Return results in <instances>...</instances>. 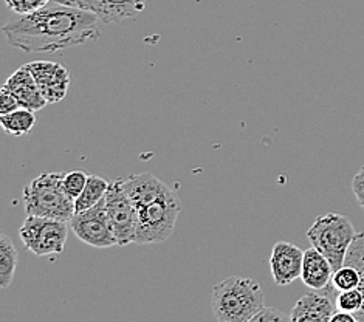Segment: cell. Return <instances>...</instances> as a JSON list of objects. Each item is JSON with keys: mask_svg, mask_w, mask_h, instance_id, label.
Segmentation results:
<instances>
[{"mask_svg": "<svg viewBox=\"0 0 364 322\" xmlns=\"http://www.w3.org/2000/svg\"><path fill=\"white\" fill-rule=\"evenodd\" d=\"M265 307L262 286L255 279L230 276L213 291V313L220 322H250Z\"/></svg>", "mask_w": 364, "mask_h": 322, "instance_id": "7a4b0ae2", "label": "cell"}, {"mask_svg": "<svg viewBox=\"0 0 364 322\" xmlns=\"http://www.w3.org/2000/svg\"><path fill=\"white\" fill-rule=\"evenodd\" d=\"M335 269L323 252H319L315 247L304 251V260H302L301 279L309 289L326 290L332 282Z\"/></svg>", "mask_w": 364, "mask_h": 322, "instance_id": "7c38bea8", "label": "cell"}, {"mask_svg": "<svg viewBox=\"0 0 364 322\" xmlns=\"http://www.w3.org/2000/svg\"><path fill=\"white\" fill-rule=\"evenodd\" d=\"M51 0H5L6 6L14 14H28L39 10V8L46 6L47 4H50Z\"/></svg>", "mask_w": 364, "mask_h": 322, "instance_id": "603a6c76", "label": "cell"}, {"mask_svg": "<svg viewBox=\"0 0 364 322\" xmlns=\"http://www.w3.org/2000/svg\"><path fill=\"white\" fill-rule=\"evenodd\" d=\"M68 222L28 215L23 220L19 236L28 251L36 256L60 254L65 249Z\"/></svg>", "mask_w": 364, "mask_h": 322, "instance_id": "8992f818", "label": "cell"}, {"mask_svg": "<svg viewBox=\"0 0 364 322\" xmlns=\"http://www.w3.org/2000/svg\"><path fill=\"white\" fill-rule=\"evenodd\" d=\"M65 172H46L23 189V206L28 215L70 222L75 200L65 194L63 178Z\"/></svg>", "mask_w": 364, "mask_h": 322, "instance_id": "3957f363", "label": "cell"}, {"mask_svg": "<svg viewBox=\"0 0 364 322\" xmlns=\"http://www.w3.org/2000/svg\"><path fill=\"white\" fill-rule=\"evenodd\" d=\"M21 107V101L17 100L16 95L4 84L2 89H0V115H5V113L14 112Z\"/></svg>", "mask_w": 364, "mask_h": 322, "instance_id": "cb8c5ba5", "label": "cell"}, {"mask_svg": "<svg viewBox=\"0 0 364 322\" xmlns=\"http://www.w3.org/2000/svg\"><path fill=\"white\" fill-rule=\"evenodd\" d=\"M331 322H358L357 316L350 311H344V310H338L333 313V316Z\"/></svg>", "mask_w": 364, "mask_h": 322, "instance_id": "4316f807", "label": "cell"}, {"mask_svg": "<svg viewBox=\"0 0 364 322\" xmlns=\"http://www.w3.org/2000/svg\"><path fill=\"white\" fill-rule=\"evenodd\" d=\"M335 306L328 294L310 293L294 304L291 308V322H331Z\"/></svg>", "mask_w": 364, "mask_h": 322, "instance_id": "4fadbf2b", "label": "cell"}, {"mask_svg": "<svg viewBox=\"0 0 364 322\" xmlns=\"http://www.w3.org/2000/svg\"><path fill=\"white\" fill-rule=\"evenodd\" d=\"M363 304H364V296L360 289L340 291L336 296V308L350 311L353 315L361 310Z\"/></svg>", "mask_w": 364, "mask_h": 322, "instance_id": "7402d4cb", "label": "cell"}, {"mask_svg": "<svg viewBox=\"0 0 364 322\" xmlns=\"http://www.w3.org/2000/svg\"><path fill=\"white\" fill-rule=\"evenodd\" d=\"M87 180H89V176L87 172L84 171L65 172L63 178V188L65 190V194L72 200H76L81 195L85 185H87Z\"/></svg>", "mask_w": 364, "mask_h": 322, "instance_id": "44dd1931", "label": "cell"}, {"mask_svg": "<svg viewBox=\"0 0 364 322\" xmlns=\"http://www.w3.org/2000/svg\"><path fill=\"white\" fill-rule=\"evenodd\" d=\"M17 260H19V254L14 243L2 234L0 237V286L2 289H8L13 284Z\"/></svg>", "mask_w": 364, "mask_h": 322, "instance_id": "e0dca14e", "label": "cell"}, {"mask_svg": "<svg viewBox=\"0 0 364 322\" xmlns=\"http://www.w3.org/2000/svg\"><path fill=\"white\" fill-rule=\"evenodd\" d=\"M352 222L346 215L328 213L319 215L307 231V237L319 252L331 260L333 269H340L346 264L349 248L357 237Z\"/></svg>", "mask_w": 364, "mask_h": 322, "instance_id": "277c9868", "label": "cell"}, {"mask_svg": "<svg viewBox=\"0 0 364 322\" xmlns=\"http://www.w3.org/2000/svg\"><path fill=\"white\" fill-rule=\"evenodd\" d=\"M110 183L98 176H89L87 185H85L81 195L75 200V213H81L95 206L106 197Z\"/></svg>", "mask_w": 364, "mask_h": 322, "instance_id": "ac0fdd59", "label": "cell"}, {"mask_svg": "<svg viewBox=\"0 0 364 322\" xmlns=\"http://www.w3.org/2000/svg\"><path fill=\"white\" fill-rule=\"evenodd\" d=\"M344 265H352L360 272L361 282L358 289L363 291L364 296V232H358L357 237L353 239L348 256H346ZM355 316H357L358 322H364V304L361 310L358 313H355Z\"/></svg>", "mask_w": 364, "mask_h": 322, "instance_id": "d6986e66", "label": "cell"}, {"mask_svg": "<svg viewBox=\"0 0 364 322\" xmlns=\"http://www.w3.org/2000/svg\"><path fill=\"white\" fill-rule=\"evenodd\" d=\"M124 188L129 198L132 200L135 208L144 206L155 200L160 198L166 193H169L171 188L164 185L161 180H159L152 173H135L124 180Z\"/></svg>", "mask_w": 364, "mask_h": 322, "instance_id": "5bb4252c", "label": "cell"}, {"mask_svg": "<svg viewBox=\"0 0 364 322\" xmlns=\"http://www.w3.org/2000/svg\"><path fill=\"white\" fill-rule=\"evenodd\" d=\"M5 85L16 95V98L21 101L22 107L25 109L38 112L41 109H44L48 104L44 98V95L41 93L36 80H34L28 65H22L21 68H17V70L8 77Z\"/></svg>", "mask_w": 364, "mask_h": 322, "instance_id": "8fae6325", "label": "cell"}, {"mask_svg": "<svg viewBox=\"0 0 364 322\" xmlns=\"http://www.w3.org/2000/svg\"><path fill=\"white\" fill-rule=\"evenodd\" d=\"M277 321H291L290 315H285L281 310L274 307H264L250 322H277Z\"/></svg>", "mask_w": 364, "mask_h": 322, "instance_id": "d4e9b609", "label": "cell"}, {"mask_svg": "<svg viewBox=\"0 0 364 322\" xmlns=\"http://www.w3.org/2000/svg\"><path fill=\"white\" fill-rule=\"evenodd\" d=\"M181 203L174 190H169L155 202L136 208V232L134 243L149 245L168 240L176 230Z\"/></svg>", "mask_w": 364, "mask_h": 322, "instance_id": "5b68a950", "label": "cell"}, {"mask_svg": "<svg viewBox=\"0 0 364 322\" xmlns=\"http://www.w3.org/2000/svg\"><path fill=\"white\" fill-rule=\"evenodd\" d=\"M60 4L76 6V8H82V10L90 11V0H58Z\"/></svg>", "mask_w": 364, "mask_h": 322, "instance_id": "83f0119b", "label": "cell"}, {"mask_svg": "<svg viewBox=\"0 0 364 322\" xmlns=\"http://www.w3.org/2000/svg\"><path fill=\"white\" fill-rule=\"evenodd\" d=\"M147 0H90V11L104 23H119L134 19L146 8Z\"/></svg>", "mask_w": 364, "mask_h": 322, "instance_id": "9a60e30c", "label": "cell"}, {"mask_svg": "<svg viewBox=\"0 0 364 322\" xmlns=\"http://www.w3.org/2000/svg\"><path fill=\"white\" fill-rule=\"evenodd\" d=\"M93 11L51 0L28 14H13L4 33L11 47L25 53H59L101 38Z\"/></svg>", "mask_w": 364, "mask_h": 322, "instance_id": "6da1fadb", "label": "cell"}, {"mask_svg": "<svg viewBox=\"0 0 364 322\" xmlns=\"http://www.w3.org/2000/svg\"><path fill=\"white\" fill-rule=\"evenodd\" d=\"M360 282H361L360 272L352 265H343L340 269H336L332 277V286L336 291L358 289Z\"/></svg>", "mask_w": 364, "mask_h": 322, "instance_id": "ffe728a7", "label": "cell"}, {"mask_svg": "<svg viewBox=\"0 0 364 322\" xmlns=\"http://www.w3.org/2000/svg\"><path fill=\"white\" fill-rule=\"evenodd\" d=\"M70 228L75 236L93 248H110L118 247L114 228L107 214L106 197L89 210L75 213Z\"/></svg>", "mask_w": 364, "mask_h": 322, "instance_id": "52a82bcc", "label": "cell"}, {"mask_svg": "<svg viewBox=\"0 0 364 322\" xmlns=\"http://www.w3.org/2000/svg\"><path fill=\"white\" fill-rule=\"evenodd\" d=\"M36 121L38 118L34 115V110L21 107L0 117V126H2L6 134L13 136H23L30 134Z\"/></svg>", "mask_w": 364, "mask_h": 322, "instance_id": "2e32d148", "label": "cell"}, {"mask_svg": "<svg viewBox=\"0 0 364 322\" xmlns=\"http://www.w3.org/2000/svg\"><path fill=\"white\" fill-rule=\"evenodd\" d=\"M352 190L355 197H357L358 205L363 208L364 211V166L355 173V177L352 180Z\"/></svg>", "mask_w": 364, "mask_h": 322, "instance_id": "484cf974", "label": "cell"}, {"mask_svg": "<svg viewBox=\"0 0 364 322\" xmlns=\"http://www.w3.org/2000/svg\"><path fill=\"white\" fill-rule=\"evenodd\" d=\"M106 208L118 247L134 243L136 232V208L126 193L124 180L110 183L106 193Z\"/></svg>", "mask_w": 364, "mask_h": 322, "instance_id": "ba28073f", "label": "cell"}, {"mask_svg": "<svg viewBox=\"0 0 364 322\" xmlns=\"http://www.w3.org/2000/svg\"><path fill=\"white\" fill-rule=\"evenodd\" d=\"M304 251L290 242H277L273 247L270 267L276 285L285 286L301 277Z\"/></svg>", "mask_w": 364, "mask_h": 322, "instance_id": "30bf717a", "label": "cell"}, {"mask_svg": "<svg viewBox=\"0 0 364 322\" xmlns=\"http://www.w3.org/2000/svg\"><path fill=\"white\" fill-rule=\"evenodd\" d=\"M27 65L47 102L56 104L67 97L72 77L63 64L50 63V60H34Z\"/></svg>", "mask_w": 364, "mask_h": 322, "instance_id": "9c48e42d", "label": "cell"}]
</instances>
